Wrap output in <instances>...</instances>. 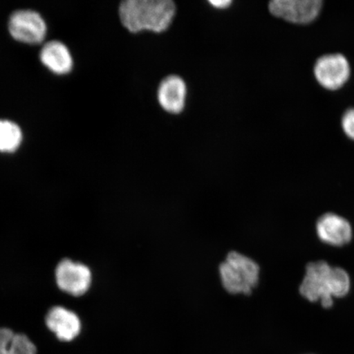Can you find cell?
Here are the masks:
<instances>
[{
	"mask_svg": "<svg viewBox=\"0 0 354 354\" xmlns=\"http://www.w3.org/2000/svg\"><path fill=\"white\" fill-rule=\"evenodd\" d=\"M297 290L305 302L330 310L336 300L347 299L351 294L353 279L342 266L332 265L323 259H313L305 263Z\"/></svg>",
	"mask_w": 354,
	"mask_h": 354,
	"instance_id": "obj_1",
	"label": "cell"
},
{
	"mask_svg": "<svg viewBox=\"0 0 354 354\" xmlns=\"http://www.w3.org/2000/svg\"><path fill=\"white\" fill-rule=\"evenodd\" d=\"M175 13L176 6L171 0H127L119 7L122 24L131 33L165 32Z\"/></svg>",
	"mask_w": 354,
	"mask_h": 354,
	"instance_id": "obj_2",
	"label": "cell"
},
{
	"mask_svg": "<svg viewBox=\"0 0 354 354\" xmlns=\"http://www.w3.org/2000/svg\"><path fill=\"white\" fill-rule=\"evenodd\" d=\"M218 273L221 286L228 294L249 296L259 285L262 269L251 257L231 251L220 263Z\"/></svg>",
	"mask_w": 354,
	"mask_h": 354,
	"instance_id": "obj_3",
	"label": "cell"
},
{
	"mask_svg": "<svg viewBox=\"0 0 354 354\" xmlns=\"http://www.w3.org/2000/svg\"><path fill=\"white\" fill-rule=\"evenodd\" d=\"M54 280L62 293L71 297L80 298L91 290L93 273L86 263L64 258L55 266Z\"/></svg>",
	"mask_w": 354,
	"mask_h": 354,
	"instance_id": "obj_4",
	"label": "cell"
},
{
	"mask_svg": "<svg viewBox=\"0 0 354 354\" xmlns=\"http://www.w3.org/2000/svg\"><path fill=\"white\" fill-rule=\"evenodd\" d=\"M314 232L322 245L333 249H342L354 240V227L346 216L337 212H322L314 223Z\"/></svg>",
	"mask_w": 354,
	"mask_h": 354,
	"instance_id": "obj_5",
	"label": "cell"
},
{
	"mask_svg": "<svg viewBox=\"0 0 354 354\" xmlns=\"http://www.w3.org/2000/svg\"><path fill=\"white\" fill-rule=\"evenodd\" d=\"M8 32L20 42L41 44L47 35V25L41 13L32 10L13 12L8 22Z\"/></svg>",
	"mask_w": 354,
	"mask_h": 354,
	"instance_id": "obj_6",
	"label": "cell"
},
{
	"mask_svg": "<svg viewBox=\"0 0 354 354\" xmlns=\"http://www.w3.org/2000/svg\"><path fill=\"white\" fill-rule=\"evenodd\" d=\"M44 323L48 330L62 342H72L76 339L82 329V323L78 314L64 305H55L48 310Z\"/></svg>",
	"mask_w": 354,
	"mask_h": 354,
	"instance_id": "obj_7",
	"label": "cell"
},
{
	"mask_svg": "<svg viewBox=\"0 0 354 354\" xmlns=\"http://www.w3.org/2000/svg\"><path fill=\"white\" fill-rule=\"evenodd\" d=\"M314 74L323 87L337 90L348 81L351 68L344 55H327L318 59L314 66Z\"/></svg>",
	"mask_w": 354,
	"mask_h": 354,
	"instance_id": "obj_8",
	"label": "cell"
},
{
	"mask_svg": "<svg viewBox=\"0 0 354 354\" xmlns=\"http://www.w3.org/2000/svg\"><path fill=\"white\" fill-rule=\"evenodd\" d=\"M320 0H273L269 10L278 17L294 24H308L319 15Z\"/></svg>",
	"mask_w": 354,
	"mask_h": 354,
	"instance_id": "obj_9",
	"label": "cell"
},
{
	"mask_svg": "<svg viewBox=\"0 0 354 354\" xmlns=\"http://www.w3.org/2000/svg\"><path fill=\"white\" fill-rule=\"evenodd\" d=\"M187 88L183 78L169 76L162 80L158 90V100L167 113L178 114L183 112Z\"/></svg>",
	"mask_w": 354,
	"mask_h": 354,
	"instance_id": "obj_10",
	"label": "cell"
},
{
	"mask_svg": "<svg viewBox=\"0 0 354 354\" xmlns=\"http://www.w3.org/2000/svg\"><path fill=\"white\" fill-rule=\"evenodd\" d=\"M39 59L51 72L59 75L68 73L73 68V59L68 47L57 39L44 44Z\"/></svg>",
	"mask_w": 354,
	"mask_h": 354,
	"instance_id": "obj_11",
	"label": "cell"
},
{
	"mask_svg": "<svg viewBox=\"0 0 354 354\" xmlns=\"http://www.w3.org/2000/svg\"><path fill=\"white\" fill-rule=\"evenodd\" d=\"M22 139L24 135L19 124L8 119H0V152H15Z\"/></svg>",
	"mask_w": 354,
	"mask_h": 354,
	"instance_id": "obj_12",
	"label": "cell"
},
{
	"mask_svg": "<svg viewBox=\"0 0 354 354\" xmlns=\"http://www.w3.org/2000/svg\"><path fill=\"white\" fill-rule=\"evenodd\" d=\"M8 354H37V348L28 335L15 333L8 347Z\"/></svg>",
	"mask_w": 354,
	"mask_h": 354,
	"instance_id": "obj_13",
	"label": "cell"
},
{
	"mask_svg": "<svg viewBox=\"0 0 354 354\" xmlns=\"http://www.w3.org/2000/svg\"><path fill=\"white\" fill-rule=\"evenodd\" d=\"M15 332L8 327H0V354H8V347Z\"/></svg>",
	"mask_w": 354,
	"mask_h": 354,
	"instance_id": "obj_14",
	"label": "cell"
},
{
	"mask_svg": "<svg viewBox=\"0 0 354 354\" xmlns=\"http://www.w3.org/2000/svg\"><path fill=\"white\" fill-rule=\"evenodd\" d=\"M342 127L349 138L354 140V109H349L342 118Z\"/></svg>",
	"mask_w": 354,
	"mask_h": 354,
	"instance_id": "obj_15",
	"label": "cell"
},
{
	"mask_svg": "<svg viewBox=\"0 0 354 354\" xmlns=\"http://www.w3.org/2000/svg\"><path fill=\"white\" fill-rule=\"evenodd\" d=\"M232 1H229V0H212L209 1L211 6L215 8H218V10H225V8H227L231 6Z\"/></svg>",
	"mask_w": 354,
	"mask_h": 354,
	"instance_id": "obj_16",
	"label": "cell"
}]
</instances>
